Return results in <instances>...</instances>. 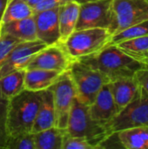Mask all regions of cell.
Returning a JSON list of instances; mask_svg holds the SVG:
<instances>
[{"label":"cell","mask_w":148,"mask_h":149,"mask_svg":"<svg viewBox=\"0 0 148 149\" xmlns=\"http://www.w3.org/2000/svg\"><path fill=\"white\" fill-rule=\"evenodd\" d=\"M78 60L99 72L109 82L123 78H132L139 69L148 66L136 61L115 45H107Z\"/></svg>","instance_id":"obj_1"},{"label":"cell","mask_w":148,"mask_h":149,"mask_svg":"<svg viewBox=\"0 0 148 149\" xmlns=\"http://www.w3.org/2000/svg\"><path fill=\"white\" fill-rule=\"evenodd\" d=\"M20 42L21 41L10 35L0 34V66L6 58L10 50Z\"/></svg>","instance_id":"obj_28"},{"label":"cell","mask_w":148,"mask_h":149,"mask_svg":"<svg viewBox=\"0 0 148 149\" xmlns=\"http://www.w3.org/2000/svg\"><path fill=\"white\" fill-rule=\"evenodd\" d=\"M112 37L107 29L89 28L74 31L62 43L72 60H78L106 47Z\"/></svg>","instance_id":"obj_4"},{"label":"cell","mask_w":148,"mask_h":149,"mask_svg":"<svg viewBox=\"0 0 148 149\" xmlns=\"http://www.w3.org/2000/svg\"><path fill=\"white\" fill-rule=\"evenodd\" d=\"M73 61L63 44L58 42L47 45L34 54L26 69H44L65 72L70 69Z\"/></svg>","instance_id":"obj_10"},{"label":"cell","mask_w":148,"mask_h":149,"mask_svg":"<svg viewBox=\"0 0 148 149\" xmlns=\"http://www.w3.org/2000/svg\"><path fill=\"white\" fill-rule=\"evenodd\" d=\"M0 34L10 35L21 42L37 40L34 16L0 24Z\"/></svg>","instance_id":"obj_15"},{"label":"cell","mask_w":148,"mask_h":149,"mask_svg":"<svg viewBox=\"0 0 148 149\" xmlns=\"http://www.w3.org/2000/svg\"><path fill=\"white\" fill-rule=\"evenodd\" d=\"M133 79L138 86L143 88L148 94V66L139 69L133 75Z\"/></svg>","instance_id":"obj_30"},{"label":"cell","mask_w":148,"mask_h":149,"mask_svg":"<svg viewBox=\"0 0 148 149\" xmlns=\"http://www.w3.org/2000/svg\"><path fill=\"white\" fill-rule=\"evenodd\" d=\"M5 149H35L34 134L31 132L8 137Z\"/></svg>","instance_id":"obj_25"},{"label":"cell","mask_w":148,"mask_h":149,"mask_svg":"<svg viewBox=\"0 0 148 149\" xmlns=\"http://www.w3.org/2000/svg\"><path fill=\"white\" fill-rule=\"evenodd\" d=\"M58 10H45L34 14L37 38L47 45L58 43L60 39Z\"/></svg>","instance_id":"obj_12"},{"label":"cell","mask_w":148,"mask_h":149,"mask_svg":"<svg viewBox=\"0 0 148 149\" xmlns=\"http://www.w3.org/2000/svg\"><path fill=\"white\" fill-rule=\"evenodd\" d=\"M142 126H148V94L139 86L132 101L106 125V128L110 134Z\"/></svg>","instance_id":"obj_5"},{"label":"cell","mask_w":148,"mask_h":149,"mask_svg":"<svg viewBox=\"0 0 148 149\" xmlns=\"http://www.w3.org/2000/svg\"><path fill=\"white\" fill-rule=\"evenodd\" d=\"M75 0H44L41 3H38L33 7V10L35 12L45 10H51V9H56L59 8L70 2H72Z\"/></svg>","instance_id":"obj_29"},{"label":"cell","mask_w":148,"mask_h":149,"mask_svg":"<svg viewBox=\"0 0 148 149\" xmlns=\"http://www.w3.org/2000/svg\"><path fill=\"white\" fill-rule=\"evenodd\" d=\"M117 135L122 148L148 149V126L122 130Z\"/></svg>","instance_id":"obj_19"},{"label":"cell","mask_w":148,"mask_h":149,"mask_svg":"<svg viewBox=\"0 0 148 149\" xmlns=\"http://www.w3.org/2000/svg\"><path fill=\"white\" fill-rule=\"evenodd\" d=\"M148 35V20L143 21L133 26H130L114 35H113L110 38V41L107 45H117L123 41L140 38L142 36ZM106 45V46H107Z\"/></svg>","instance_id":"obj_24"},{"label":"cell","mask_w":148,"mask_h":149,"mask_svg":"<svg viewBox=\"0 0 148 149\" xmlns=\"http://www.w3.org/2000/svg\"><path fill=\"white\" fill-rule=\"evenodd\" d=\"M115 45L136 61L148 65V35L128 39Z\"/></svg>","instance_id":"obj_21"},{"label":"cell","mask_w":148,"mask_h":149,"mask_svg":"<svg viewBox=\"0 0 148 149\" xmlns=\"http://www.w3.org/2000/svg\"><path fill=\"white\" fill-rule=\"evenodd\" d=\"M25 70H16L0 78V93L10 100L24 89Z\"/></svg>","instance_id":"obj_22"},{"label":"cell","mask_w":148,"mask_h":149,"mask_svg":"<svg viewBox=\"0 0 148 149\" xmlns=\"http://www.w3.org/2000/svg\"><path fill=\"white\" fill-rule=\"evenodd\" d=\"M8 101L0 93V148H5L6 142L8 140V131H7V107Z\"/></svg>","instance_id":"obj_26"},{"label":"cell","mask_w":148,"mask_h":149,"mask_svg":"<svg viewBox=\"0 0 148 149\" xmlns=\"http://www.w3.org/2000/svg\"><path fill=\"white\" fill-rule=\"evenodd\" d=\"M75 1L80 4V3H86V2H91V1H94V0H75Z\"/></svg>","instance_id":"obj_33"},{"label":"cell","mask_w":148,"mask_h":149,"mask_svg":"<svg viewBox=\"0 0 148 149\" xmlns=\"http://www.w3.org/2000/svg\"><path fill=\"white\" fill-rule=\"evenodd\" d=\"M46 46L47 45L38 39L16 45L0 66V78L16 70H25L33 55Z\"/></svg>","instance_id":"obj_11"},{"label":"cell","mask_w":148,"mask_h":149,"mask_svg":"<svg viewBox=\"0 0 148 149\" xmlns=\"http://www.w3.org/2000/svg\"><path fill=\"white\" fill-rule=\"evenodd\" d=\"M68 72L76 90V99L90 106L104 85L109 83L107 79L99 72L81 63L73 61Z\"/></svg>","instance_id":"obj_6"},{"label":"cell","mask_w":148,"mask_h":149,"mask_svg":"<svg viewBox=\"0 0 148 149\" xmlns=\"http://www.w3.org/2000/svg\"><path fill=\"white\" fill-rule=\"evenodd\" d=\"M33 8L24 0H7L1 24L34 16Z\"/></svg>","instance_id":"obj_23"},{"label":"cell","mask_w":148,"mask_h":149,"mask_svg":"<svg viewBox=\"0 0 148 149\" xmlns=\"http://www.w3.org/2000/svg\"><path fill=\"white\" fill-rule=\"evenodd\" d=\"M24 1H25L28 4H30V5L33 8L35 5H37L38 3H41V2L44 1V0H24Z\"/></svg>","instance_id":"obj_32"},{"label":"cell","mask_w":148,"mask_h":149,"mask_svg":"<svg viewBox=\"0 0 148 149\" xmlns=\"http://www.w3.org/2000/svg\"><path fill=\"white\" fill-rule=\"evenodd\" d=\"M56 116L51 88L42 91L41 102L37 113L31 133H37L55 127Z\"/></svg>","instance_id":"obj_14"},{"label":"cell","mask_w":148,"mask_h":149,"mask_svg":"<svg viewBox=\"0 0 148 149\" xmlns=\"http://www.w3.org/2000/svg\"><path fill=\"white\" fill-rule=\"evenodd\" d=\"M66 134L84 138L95 148L109 135L106 127L94 120L89 113V106L81 103L76 98L73 101L65 128Z\"/></svg>","instance_id":"obj_3"},{"label":"cell","mask_w":148,"mask_h":149,"mask_svg":"<svg viewBox=\"0 0 148 149\" xmlns=\"http://www.w3.org/2000/svg\"><path fill=\"white\" fill-rule=\"evenodd\" d=\"M65 129L52 127L34 134L35 149H62Z\"/></svg>","instance_id":"obj_20"},{"label":"cell","mask_w":148,"mask_h":149,"mask_svg":"<svg viewBox=\"0 0 148 149\" xmlns=\"http://www.w3.org/2000/svg\"><path fill=\"white\" fill-rule=\"evenodd\" d=\"M62 149H95V148L85 139L71 136L65 133L63 140Z\"/></svg>","instance_id":"obj_27"},{"label":"cell","mask_w":148,"mask_h":149,"mask_svg":"<svg viewBox=\"0 0 148 149\" xmlns=\"http://www.w3.org/2000/svg\"><path fill=\"white\" fill-rule=\"evenodd\" d=\"M80 4L76 1L70 2L58 10V23L60 43H64L68 37L76 30L77 22L79 15Z\"/></svg>","instance_id":"obj_18"},{"label":"cell","mask_w":148,"mask_h":149,"mask_svg":"<svg viewBox=\"0 0 148 149\" xmlns=\"http://www.w3.org/2000/svg\"><path fill=\"white\" fill-rule=\"evenodd\" d=\"M112 23V0H94L80 3L76 30L104 28L109 31Z\"/></svg>","instance_id":"obj_9"},{"label":"cell","mask_w":148,"mask_h":149,"mask_svg":"<svg viewBox=\"0 0 148 149\" xmlns=\"http://www.w3.org/2000/svg\"><path fill=\"white\" fill-rule=\"evenodd\" d=\"M63 72L44 69H26L24 89L41 92L50 88Z\"/></svg>","instance_id":"obj_16"},{"label":"cell","mask_w":148,"mask_h":149,"mask_svg":"<svg viewBox=\"0 0 148 149\" xmlns=\"http://www.w3.org/2000/svg\"><path fill=\"white\" fill-rule=\"evenodd\" d=\"M41 92L24 89L10 98L7 107L9 137L31 133L41 102Z\"/></svg>","instance_id":"obj_2"},{"label":"cell","mask_w":148,"mask_h":149,"mask_svg":"<svg viewBox=\"0 0 148 149\" xmlns=\"http://www.w3.org/2000/svg\"><path fill=\"white\" fill-rule=\"evenodd\" d=\"M7 0H0V24H1V20L3 17V14L5 9V5H6Z\"/></svg>","instance_id":"obj_31"},{"label":"cell","mask_w":148,"mask_h":149,"mask_svg":"<svg viewBox=\"0 0 148 149\" xmlns=\"http://www.w3.org/2000/svg\"><path fill=\"white\" fill-rule=\"evenodd\" d=\"M113 35L148 20V0H112Z\"/></svg>","instance_id":"obj_7"},{"label":"cell","mask_w":148,"mask_h":149,"mask_svg":"<svg viewBox=\"0 0 148 149\" xmlns=\"http://www.w3.org/2000/svg\"><path fill=\"white\" fill-rule=\"evenodd\" d=\"M120 112L110 90L108 83L104 85L100 91L98 93L93 102L89 106V113L91 117L106 125Z\"/></svg>","instance_id":"obj_13"},{"label":"cell","mask_w":148,"mask_h":149,"mask_svg":"<svg viewBox=\"0 0 148 149\" xmlns=\"http://www.w3.org/2000/svg\"><path fill=\"white\" fill-rule=\"evenodd\" d=\"M51 88L53 93L55 108V127L65 129L70 112L76 98L75 86L68 71L63 72Z\"/></svg>","instance_id":"obj_8"},{"label":"cell","mask_w":148,"mask_h":149,"mask_svg":"<svg viewBox=\"0 0 148 149\" xmlns=\"http://www.w3.org/2000/svg\"><path fill=\"white\" fill-rule=\"evenodd\" d=\"M113 98L120 111L134 98L139 86L132 78H123L108 83Z\"/></svg>","instance_id":"obj_17"}]
</instances>
